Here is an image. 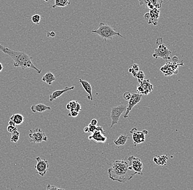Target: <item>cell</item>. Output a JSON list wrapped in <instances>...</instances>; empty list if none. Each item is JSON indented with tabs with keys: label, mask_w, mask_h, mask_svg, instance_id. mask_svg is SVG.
Here are the masks:
<instances>
[{
	"label": "cell",
	"mask_w": 193,
	"mask_h": 190,
	"mask_svg": "<svg viewBox=\"0 0 193 190\" xmlns=\"http://www.w3.org/2000/svg\"><path fill=\"white\" fill-rule=\"evenodd\" d=\"M107 174L110 179L121 183L130 180L137 174L130 168L129 162L124 160L114 161L111 167L108 169Z\"/></svg>",
	"instance_id": "obj_1"
},
{
	"label": "cell",
	"mask_w": 193,
	"mask_h": 190,
	"mask_svg": "<svg viewBox=\"0 0 193 190\" xmlns=\"http://www.w3.org/2000/svg\"><path fill=\"white\" fill-rule=\"evenodd\" d=\"M0 50L4 54L8 55L14 61L13 65L15 67H20L23 70L26 68L33 69L35 70L38 74L41 73V70L37 68L32 63V58L25 52L12 50L7 47L2 46L1 43Z\"/></svg>",
	"instance_id": "obj_2"
},
{
	"label": "cell",
	"mask_w": 193,
	"mask_h": 190,
	"mask_svg": "<svg viewBox=\"0 0 193 190\" xmlns=\"http://www.w3.org/2000/svg\"><path fill=\"white\" fill-rule=\"evenodd\" d=\"M92 32L98 34L105 41L107 39H113V38L115 36H120L122 38L126 39L124 36H122L120 32H116L114 29L111 28L110 26L104 23H100L98 28L93 30Z\"/></svg>",
	"instance_id": "obj_3"
},
{
	"label": "cell",
	"mask_w": 193,
	"mask_h": 190,
	"mask_svg": "<svg viewBox=\"0 0 193 190\" xmlns=\"http://www.w3.org/2000/svg\"><path fill=\"white\" fill-rule=\"evenodd\" d=\"M30 141L32 144H39L42 141H47L48 138L43 130L36 128L34 130H30L29 134Z\"/></svg>",
	"instance_id": "obj_4"
},
{
	"label": "cell",
	"mask_w": 193,
	"mask_h": 190,
	"mask_svg": "<svg viewBox=\"0 0 193 190\" xmlns=\"http://www.w3.org/2000/svg\"><path fill=\"white\" fill-rule=\"evenodd\" d=\"M105 133L101 126H96V129L88 137V139L93 141L97 144H104L107 141V139L105 136Z\"/></svg>",
	"instance_id": "obj_5"
},
{
	"label": "cell",
	"mask_w": 193,
	"mask_h": 190,
	"mask_svg": "<svg viewBox=\"0 0 193 190\" xmlns=\"http://www.w3.org/2000/svg\"><path fill=\"white\" fill-rule=\"evenodd\" d=\"M171 51L168 49L164 43L159 44V47L155 50V52L153 54V57L157 59L159 57H161L165 61L170 59V55Z\"/></svg>",
	"instance_id": "obj_6"
},
{
	"label": "cell",
	"mask_w": 193,
	"mask_h": 190,
	"mask_svg": "<svg viewBox=\"0 0 193 190\" xmlns=\"http://www.w3.org/2000/svg\"><path fill=\"white\" fill-rule=\"evenodd\" d=\"M127 105L121 104L116 107H114L111 108L110 117H111V125L110 128H112L113 126L117 124L118 122L119 118L122 113H124L126 110Z\"/></svg>",
	"instance_id": "obj_7"
},
{
	"label": "cell",
	"mask_w": 193,
	"mask_h": 190,
	"mask_svg": "<svg viewBox=\"0 0 193 190\" xmlns=\"http://www.w3.org/2000/svg\"><path fill=\"white\" fill-rule=\"evenodd\" d=\"M139 84L137 86V92L142 95H148L153 90V85L150 83L149 79H144L138 81Z\"/></svg>",
	"instance_id": "obj_8"
},
{
	"label": "cell",
	"mask_w": 193,
	"mask_h": 190,
	"mask_svg": "<svg viewBox=\"0 0 193 190\" xmlns=\"http://www.w3.org/2000/svg\"><path fill=\"white\" fill-rule=\"evenodd\" d=\"M129 133L132 135L133 142L135 146H136L137 145L143 143L145 141V136L148 134V131L146 130L140 131L135 128L131 130Z\"/></svg>",
	"instance_id": "obj_9"
},
{
	"label": "cell",
	"mask_w": 193,
	"mask_h": 190,
	"mask_svg": "<svg viewBox=\"0 0 193 190\" xmlns=\"http://www.w3.org/2000/svg\"><path fill=\"white\" fill-rule=\"evenodd\" d=\"M128 162L131 169L138 175H143V164L138 157L131 156L128 159Z\"/></svg>",
	"instance_id": "obj_10"
},
{
	"label": "cell",
	"mask_w": 193,
	"mask_h": 190,
	"mask_svg": "<svg viewBox=\"0 0 193 190\" xmlns=\"http://www.w3.org/2000/svg\"><path fill=\"white\" fill-rule=\"evenodd\" d=\"M142 98V95L138 93H133L132 94V97L129 101V103L127 104V108L124 114V118H127L129 112L132 111L133 108L134 107L136 104H138Z\"/></svg>",
	"instance_id": "obj_11"
},
{
	"label": "cell",
	"mask_w": 193,
	"mask_h": 190,
	"mask_svg": "<svg viewBox=\"0 0 193 190\" xmlns=\"http://www.w3.org/2000/svg\"><path fill=\"white\" fill-rule=\"evenodd\" d=\"M36 159L37 164L35 165V168L36 169V172L41 176H45L49 168L48 161L46 159H41L39 157H36Z\"/></svg>",
	"instance_id": "obj_12"
},
{
	"label": "cell",
	"mask_w": 193,
	"mask_h": 190,
	"mask_svg": "<svg viewBox=\"0 0 193 190\" xmlns=\"http://www.w3.org/2000/svg\"><path fill=\"white\" fill-rule=\"evenodd\" d=\"M178 64H177L176 62H174V63L167 62L164 66H163L160 70L164 73V76H172L173 74H176L178 72Z\"/></svg>",
	"instance_id": "obj_13"
},
{
	"label": "cell",
	"mask_w": 193,
	"mask_h": 190,
	"mask_svg": "<svg viewBox=\"0 0 193 190\" xmlns=\"http://www.w3.org/2000/svg\"><path fill=\"white\" fill-rule=\"evenodd\" d=\"M140 6H147L149 10L157 8L160 10L161 7L163 0H138Z\"/></svg>",
	"instance_id": "obj_14"
},
{
	"label": "cell",
	"mask_w": 193,
	"mask_h": 190,
	"mask_svg": "<svg viewBox=\"0 0 193 190\" xmlns=\"http://www.w3.org/2000/svg\"><path fill=\"white\" fill-rule=\"evenodd\" d=\"M149 13H150V19L147 23L149 24H153L154 25H157L158 23V19L159 18L160 13V10L157 8L150 10Z\"/></svg>",
	"instance_id": "obj_15"
},
{
	"label": "cell",
	"mask_w": 193,
	"mask_h": 190,
	"mask_svg": "<svg viewBox=\"0 0 193 190\" xmlns=\"http://www.w3.org/2000/svg\"><path fill=\"white\" fill-rule=\"evenodd\" d=\"M74 88H75L74 86H72V87H65L63 90H56V91H54L53 92L50 96V101L52 102L53 101L55 100L58 97L61 96L65 92L70 91V90H74Z\"/></svg>",
	"instance_id": "obj_16"
},
{
	"label": "cell",
	"mask_w": 193,
	"mask_h": 190,
	"mask_svg": "<svg viewBox=\"0 0 193 190\" xmlns=\"http://www.w3.org/2000/svg\"><path fill=\"white\" fill-rule=\"evenodd\" d=\"M79 81L82 85L83 88L86 91V92L89 95V96L88 97V98L89 99V100H93V98L92 96V86L91 85V84L88 81H85V80H83L82 79H79Z\"/></svg>",
	"instance_id": "obj_17"
},
{
	"label": "cell",
	"mask_w": 193,
	"mask_h": 190,
	"mask_svg": "<svg viewBox=\"0 0 193 190\" xmlns=\"http://www.w3.org/2000/svg\"><path fill=\"white\" fill-rule=\"evenodd\" d=\"M31 110L33 113H42L43 112L46 111L47 110H51V108L49 106H47L45 104L42 103H39V104H36V105H32L31 107Z\"/></svg>",
	"instance_id": "obj_18"
},
{
	"label": "cell",
	"mask_w": 193,
	"mask_h": 190,
	"mask_svg": "<svg viewBox=\"0 0 193 190\" xmlns=\"http://www.w3.org/2000/svg\"><path fill=\"white\" fill-rule=\"evenodd\" d=\"M168 161V157L166 155L161 156H156L153 158V161L157 165H164L166 164Z\"/></svg>",
	"instance_id": "obj_19"
},
{
	"label": "cell",
	"mask_w": 193,
	"mask_h": 190,
	"mask_svg": "<svg viewBox=\"0 0 193 190\" xmlns=\"http://www.w3.org/2000/svg\"><path fill=\"white\" fill-rule=\"evenodd\" d=\"M10 120L15 123V125H21L24 121V117L20 114H14L10 118Z\"/></svg>",
	"instance_id": "obj_20"
},
{
	"label": "cell",
	"mask_w": 193,
	"mask_h": 190,
	"mask_svg": "<svg viewBox=\"0 0 193 190\" xmlns=\"http://www.w3.org/2000/svg\"><path fill=\"white\" fill-rule=\"evenodd\" d=\"M42 80L47 83L48 85H51L54 81L56 80V78L53 73L51 72H47L43 76Z\"/></svg>",
	"instance_id": "obj_21"
},
{
	"label": "cell",
	"mask_w": 193,
	"mask_h": 190,
	"mask_svg": "<svg viewBox=\"0 0 193 190\" xmlns=\"http://www.w3.org/2000/svg\"><path fill=\"white\" fill-rule=\"evenodd\" d=\"M129 139V136L127 135H120L118 139L114 140V142L116 146H123L125 145L127 141Z\"/></svg>",
	"instance_id": "obj_22"
},
{
	"label": "cell",
	"mask_w": 193,
	"mask_h": 190,
	"mask_svg": "<svg viewBox=\"0 0 193 190\" xmlns=\"http://www.w3.org/2000/svg\"><path fill=\"white\" fill-rule=\"evenodd\" d=\"M70 5V2L68 0H55V4L53 8L56 7H65Z\"/></svg>",
	"instance_id": "obj_23"
},
{
	"label": "cell",
	"mask_w": 193,
	"mask_h": 190,
	"mask_svg": "<svg viewBox=\"0 0 193 190\" xmlns=\"http://www.w3.org/2000/svg\"><path fill=\"white\" fill-rule=\"evenodd\" d=\"M20 133L18 131H15V132L12 133V137H11V141L13 143H17L19 139Z\"/></svg>",
	"instance_id": "obj_24"
},
{
	"label": "cell",
	"mask_w": 193,
	"mask_h": 190,
	"mask_svg": "<svg viewBox=\"0 0 193 190\" xmlns=\"http://www.w3.org/2000/svg\"><path fill=\"white\" fill-rule=\"evenodd\" d=\"M31 21H32L33 23H34L35 24H39V22L41 21V17L40 15L36 14V15H32L31 18Z\"/></svg>",
	"instance_id": "obj_25"
},
{
	"label": "cell",
	"mask_w": 193,
	"mask_h": 190,
	"mask_svg": "<svg viewBox=\"0 0 193 190\" xmlns=\"http://www.w3.org/2000/svg\"><path fill=\"white\" fill-rule=\"evenodd\" d=\"M136 78L138 79V81H142L145 78V75L144 74V73L142 71H138L137 73Z\"/></svg>",
	"instance_id": "obj_26"
},
{
	"label": "cell",
	"mask_w": 193,
	"mask_h": 190,
	"mask_svg": "<svg viewBox=\"0 0 193 190\" xmlns=\"http://www.w3.org/2000/svg\"><path fill=\"white\" fill-rule=\"evenodd\" d=\"M7 129L8 132L12 134L15 131H17V127L16 126L8 125Z\"/></svg>",
	"instance_id": "obj_27"
},
{
	"label": "cell",
	"mask_w": 193,
	"mask_h": 190,
	"mask_svg": "<svg viewBox=\"0 0 193 190\" xmlns=\"http://www.w3.org/2000/svg\"><path fill=\"white\" fill-rule=\"evenodd\" d=\"M46 190H65L61 188H58L57 187L55 186H52L50 185V184H48L47 186Z\"/></svg>",
	"instance_id": "obj_28"
},
{
	"label": "cell",
	"mask_w": 193,
	"mask_h": 190,
	"mask_svg": "<svg viewBox=\"0 0 193 190\" xmlns=\"http://www.w3.org/2000/svg\"><path fill=\"white\" fill-rule=\"evenodd\" d=\"M132 97V94L129 92H126L123 95V98L126 101H129Z\"/></svg>",
	"instance_id": "obj_29"
},
{
	"label": "cell",
	"mask_w": 193,
	"mask_h": 190,
	"mask_svg": "<svg viewBox=\"0 0 193 190\" xmlns=\"http://www.w3.org/2000/svg\"><path fill=\"white\" fill-rule=\"evenodd\" d=\"M79 112L75 111H74V110H72V111H70V113L68 114V115L69 117H73V118H75V117H76L79 115Z\"/></svg>",
	"instance_id": "obj_30"
},
{
	"label": "cell",
	"mask_w": 193,
	"mask_h": 190,
	"mask_svg": "<svg viewBox=\"0 0 193 190\" xmlns=\"http://www.w3.org/2000/svg\"><path fill=\"white\" fill-rule=\"evenodd\" d=\"M77 103H78V101H72L69 103L70 104V107H71V108H72L71 110L74 109V108L76 106V104Z\"/></svg>",
	"instance_id": "obj_31"
},
{
	"label": "cell",
	"mask_w": 193,
	"mask_h": 190,
	"mask_svg": "<svg viewBox=\"0 0 193 190\" xmlns=\"http://www.w3.org/2000/svg\"><path fill=\"white\" fill-rule=\"evenodd\" d=\"M88 126L89 128V133H93L96 129V126L92 125L91 124H89Z\"/></svg>",
	"instance_id": "obj_32"
},
{
	"label": "cell",
	"mask_w": 193,
	"mask_h": 190,
	"mask_svg": "<svg viewBox=\"0 0 193 190\" xmlns=\"http://www.w3.org/2000/svg\"><path fill=\"white\" fill-rule=\"evenodd\" d=\"M132 72H138L139 71V65L137 64H134V65H132Z\"/></svg>",
	"instance_id": "obj_33"
},
{
	"label": "cell",
	"mask_w": 193,
	"mask_h": 190,
	"mask_svg": "<svg viewBox=\"0 0 193 190\" xmlns=\"http://www.w3.org/2000/svg\"><path fill=\"white\" fill-rule=\"evenodd\" d=\"M73 110L77 112H80V111H81V105L79 103V102L77 103L76 106L75 107L74 109H73ZM70 111H72V110H70Z\"/></svg>",
	"instance_id": "obj_34"
},
{
	"label": "cell",
	"mask_w": 193,
	"mask_h": 190,
	"mask_svg": "<svg viewBox=\"0 0 193 190\" xmlns=\"http://www.w3.org/2000/svg\"><path fill=\"white\" fill-rule=\"evenodd\" d=\"M144 19H145V21H147V22H148L149 21V19H150V13L149 12H148V13H146L145 15H144Z\"/></svg>",
	"instance_id": "obj_35"
},
{
	"label": "cell",
	"mask_w": 193,
	"mask_h": 190,
	"mask_svg": "<svg viewBox=\"0 0 193 190\" xmlns=\"http://www.w3.org/2000/svg\"><path fill=\"white\" fill-rule=\"evenodd\" d=\"M90 124H91V125H92L96 126L97 125V124H98V121H97V120L96 119H93L91 121Z\"/></svg>",
	"instance_id": "obj_36"
},
{
	"label": "cell",
	"mask_w": 193,
	"mask_h": 190,
	"mask_svg": "<svg viewBox=\"0 0 193 190\" xmlns=\"http://www.w3.org/2000/svg\"><path fill=\"white\" fill-rule=\"evenodd\" d=\"M47 32V37H54L56 36V33L54 32Z\"/></svg>",
	"instance_id": "obj_37"
},
{
	"label": "cell",
	"mask_w": 193,
	"mask_h": 190,
	"mask_svg": "<svg viewBox=\"0 0 193 190\" xmlns=\"http://www.w3.org/2000/svg\"><path fill=\"white\" fill-rule=\"evenodd\" d=\"M83 131H84L85 133H89V128H88V126H86V127L84 128Z\"/></svg>",
	"instance_id": "obj_38"
},
{
	"label": "cell",
	"mask_w": 193,
	"mask_h": 190,
	"mask_svg": "<svg viewBox=\"0 0 193 190\" xmlns=\"http://www.w3.org/2000/svg\"><path fill=\"white\" fill-rule=\"evenodd\" d=\"M8 124H9V125L16 126L15 125V123L11 120H10V121L8 122Z\"/></svg>",
	"instance_id": "obj_39"
},
{
	"label": "cell",
	"mask_w": 193,
	"mask_h": 190,
	"mask_svg": "<svg viewBox=\"0 0 193 190\" xmlns=\"http://www.w3.org/2000/svg\"><path fill=\"white\" fill-rule=\"evenodd\" d=\"M66 108H67V109H68V110H69V111H70L71 110V107H70V104H69V103H68V104H67V106H66Z\"/></svg>",
	"instance_id": "obj_40"
},
{
	"label": "cell",
	"mask_w": 193,
	"mask_h": 190,
	"mask_svg": "<svg viewBox=\"0 0 193 190\" xmlns=\"http://www.w3.org/2000/svg\"><path fill=\"white\" fill-rule=\"evenodd\" d=\"M3 69H4V67H3V65H2V63H0V72H1L3 70Z\"/></svg>",
	"instance_id": "obj_41"
},
{
	"label": "cell",
	"mask_w": 193,
	"mask_h": 190,
	"mask_svg": "<svg viewBox=\"0 0 193 190\" xmlns=\"http://www.w3.org/2000/svg\"><path fill=\"white\" fill-rule=\"evenodd\" d=\"M45 2H48V0H44Z\"/></svg>",
	"instance_id": "obj_42"
}]
</instances>
